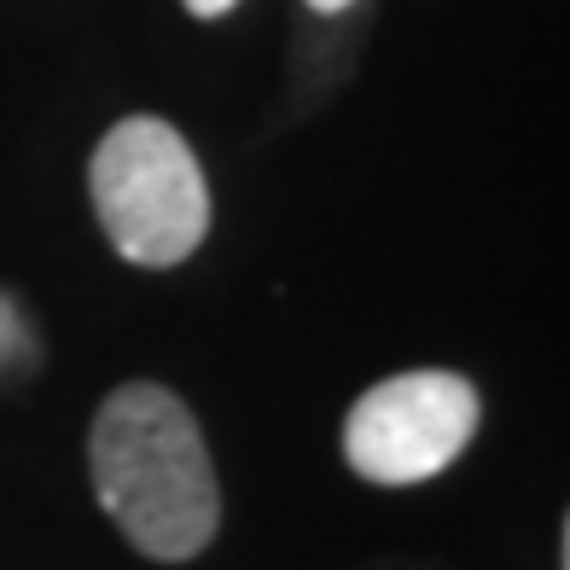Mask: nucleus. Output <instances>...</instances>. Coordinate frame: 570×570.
<instances>
[{
    "mask_svg": "<svg viewBox=\"0 0 570 570\" xmlns=\"http://www.w3.org/2000/svg\"><path fill=\"white\" fill-rule=\"evenodd\" d=\"M94 495L146 559H198L222 530V483L193 407L164 384H122L94 413Z\"/></svg>",
    "mask_w": 570,
    "mask_h": 570,
    "instance_id": "f257e3e1",
    "label": "nucleus"
},
{
    "mask_svg": "<svg viewBox=\"0 0 570 570\" xmlns=\"http://www.w3.org/2000/svg\"><path fill=\"white\" fill-rule=\"evenodd\" d=\"M94 216L135 268H175L210 233V187L193 146L164 117H122L88 169Z\"/></svg>",
    "mask_w": 570,
    "mask_h": 570,
    "instance_id": "f03ea898",
    "label": "nucleus"
},
{
    "mask_svg": "<svg viewBox=\"0 0 570 570\" xmlns=\"http://www.w3.org/2000/svg\"><path fill=\"white\" fill-rule=\"evenodd\" d=\"M478 420H483V402L472 391V379L436 373V367L396 373L350 407L344 460L355 478H367L379 489L431 483L465 454V443L478 436Z\"/></svg>",
    "mask_w": 570,
    "mask_h": 570,
    "instance_id": "7ed1b4c3",
    "label": "nucleus"
},
{
    "mask_svg": "<svg viewBox=\"0 0 570 570\" xmlns=\"http://www.w3.org/2000/svg\"><path fill=\"white\" fill-rule=\"evenodd\" d=\"M227 7H233V0H187V12H193V18H222Z\"/></svg>",
    "mask_w": 570,
    "mask_h": 570,
    "instance_id": "20e7f679",
    "label": "nucleus"
},
{
    "mask_svg": "<svg viewBox=\"0 0 570 570\" xmlns=\"http://www.w3.org/2000/svg\"><path fill=\"white\" fill-rule=\"evenodd\" d=\"M308 7H315V12H344L350 0H308Z\"/></svg>",
    "mask_w": 570,
    "mask_h": 570,
    "instance_id": "39448f33",
    "label": "nucleus"
}]
</instances>
